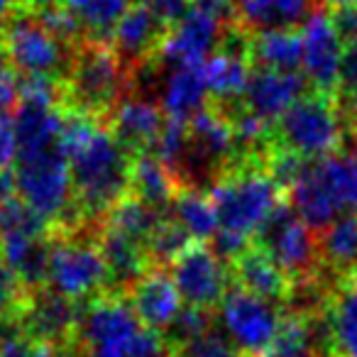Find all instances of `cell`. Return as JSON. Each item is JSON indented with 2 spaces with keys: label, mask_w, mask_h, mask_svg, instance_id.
I'll list each match as a JSON object with an SVG mask.
<instances>
[{
  "label": "cell",
  "mask_w": 357,
  "mask_h": 357,
  "mask_svg": "<svg viewBox=\"0 0 357 357\" xmlns=\"http://www.w3.org/2000/svg\"><path fill=\"white\" fill-rule=\"evenodd\" d=\"M59 147L69 162L74 201L86 225L100 223L130 194L132 154L118 142L105 120L74 110H64Z\"/></svg>",
  "instance_id": "6da1fadb"
},
{
  "label": "cell",
  "mask_w": 357,
  "mask_h": 357,
  "mask_svg": "<svg viewBox=\"0 0 357 357\" xmlns=\"http://www.w3.org/2000/svg\"><path fill=\"white\" fill-rule=\"evenodd\" d=\"M208 196L223 233L252 243L272 211L287 199L284 189L264 167V154H238L211 181Z\"/></svg>",
  "instance_id": "7a4b0ae2"
},
{
  "label": "cell",
  "mask_w": 357,
  "mask_h": 357,
  "mask_svg": "<svg viewBox=\"0 0 357 357\" xmlns=\"http://www.w3.org/2000/svg\"><path fill=\"white\" fill-rule=\"evenodd\" d=\"M132 69L118 52L100 40H89L74 47L66 79L61 81V108L108 120L110 110L128 96Z\"/></svg>",
  "instance_id": "3957f363"
},
{
  "label": "cell",
  "mask_w": 357,
  "mask_h": 357,
  "mask_svg": "<svg viewBox=\"0 0 357 357\" xmlns=\"http://www.w3.org/2000/svg\"><path fill=\"white\" fill-rule=\"evenodd\" d=\"M342 110L335 96L311 91L301 96L277 123L272 125L274 147L298 154L306 162H318L323 157L340 152L345 142Z\"/></svg>",
  "instance_id": "277c9868"
},
{
  "label": "cell",
  "mask_w": 357,
  "mask_h": 357,
  "mask_svg": "<svg viewBox=\"0 0 357 357\" xmlns=\"http://www.w3.org/2000/svg\"><path fill=\"white\" fill-rule=\"evenodd\" d=\"M45 289L76 303H86L100 294L113 291L108 264L96 235H84L81 230L71 235L52 233Z\"/></svg>",
  "instance_id": "5b68a950"
},
{
  "label": "cell",
  "mask_w": 357,
  "mask_h": 357,
  "mask_svg": "<svg viewBox=\"0 0 357 357\" xmlns=\"http://www.w3.org/2000/svg\"><path fill=\"white\" fill-rule=\"evenodd\" d=\"M0 40L6 59L17 76H50L66 79L74 47L56 40L35 13L13 10V15L0 25Z\"/></svg>",
  "instance_id": "8992f818"
},
{
  "label": "cell",
  "mask_w": 357,
  "mask_h": 357,
  "mask_svg": "<svg viewBox=\"0 0 357 357\" xmlns=\"http://www.w3.org/2000/svg\"><path fill=\"white\" fill-rule=\"evenodd\" d=\"M255 243L294 279L303 282L321 274L318 235L303 223L287 199L272 211L255 235Z\"/></svg>",
  "instance_id": "52a82bcc"
},
{
  "label": "cell",
  "mask_w": 357,
  "mask_h": 357,
  "mask_svg": "<svg viewBox=\"0 0 357 357\" xmlns=\"http://www.w3.org/2000/svg\"><path fill=\"white\" fill-rule=\"evenodd\" d=\"M287 308L248 294L230 289L220 303V318L228 331V340L240 357H269L277 342L282 318Z\"/></svg>",
  "instance_id": "ba28073f"
},
{
  "label": "cell",
  "mask_w": 357,
  "mask_h": 357,
  "mask_svg": "<svg viewBox=\"0 0 357 357\" xmlns=\"http://www.w3.org/2000/svg\"><path fill=\"white\" fill-rule=\"evenodd\" d=\"M169 277L176 284V291L186 306L211 311L220 308L225 294L230 291L228 264L206 243H191L167 267Z\"/></svg>",
  "instance_id": "9c48e42d"
},
{
  "label": "cell",
  "mask_w": 357,
  "mask_h": 357,
  "mask_svg": "<svg viewBox=\"0 0 357 357\" xmlns=\"http://www.w3.org/2000/svg\"><path fill=\"white\" fill-rule=\"evenodd\" d=\"M142 328L128 296L123 291H108L81 303L76 342L84 350H123Z\"/></svg>",
  "instance_id": "30bf717a"
},
{
  "label": "cell",
  "mask_w": 357,
  "mask_h": 357,
  "mask_svg": "<svg viewBox=\"0 0 357 357\" xmlns=\"http://www.w3.org/2000/svg\"><path fill=\"white\" fill-rule=\"evenodd\" d=\"M301 69L311 91L335 96L340 91V69L345 42L340 40L333 17L326 8H318L301 27Z\"/></svg>",
  "instance_id": "8fae6325"
},
{
  "label": "cell",
  "mask_w": 357,
  "mask_h": 357,
  "mask_svg": "<svg viewBox=\"0 0 357 357\" xmlns=\"http://www.w3.org/2000/svg\"><path fill=\"white\" fill-rule=\"evenodd\" d=\"M204 76L208 86L211 103L230 110L243 105L252 61H250V35L238 25H230L220 40L218 50L204 61Z\"/></svg>",
  "instance_id": "7c38bea8"
},
{
  "label": "cell",
  "mask_w": 357,
  "mask_h": 357,
  "mask_svg": "<svg viewBox=\"0 0 357 357\" xmlns=\"http://www.w3.org/2000/svg\"><path fill=\"white\" fill-rule=\"evenodd\" d=\"M318 357H357V282L342 277L321 313L313 316Z\"/></svg>",
  "instance_id": "4fadbf2b"
},
{
  "label": "cell",
  "mask_w": 357,
  "mask_h": 357,
  "mask_svg": "<svg viewBox=\"0 0 357 357\" xmlns=\"http://www.w3.org/2000/svg\"><path fill=\"white\" fill-rule=\"evenodd\" d=\"M228 27L230 25H223L211 15L189 8V13L167 30L154 61H169L174 66L204 64L218 50Z\"/></svg>",
  "instance_id": "5bb4252c"
},
{
  "label": "cell",
  "mask_w": 357,
  "mask_h": 357,
  "mask_svg": "<svg viewBox=\"0 0 357 357\" xmlns=\"http://www.w3.org/2000/svg\"><path fill=\"white\" fill-rule=\"evenodd\" d=\"M20 321L32 337L52 342L56 347H66L76 342L79 335L81 303L69 301L50 289H40L30 294Z\"/></svg>",
  "instance_id": "9a60e30c"
},
{
  "label": "cell",
  "mask_w": 357,
  "mask_h": 357,
  "mask_svg": "<svg viewBox=\"0 0 357 357\" xmlns=\"http://www.w3.org/2000/svg\"><path fill=\"white\" fill-rule=\"evenodd\" d=\"M230 279L238 289L255 296L272 301L277 306L287 308L289 298L294 291V279L259 248L257 243H250L238 257H233L228 262Z\"/></svg>",
  "instance_id": "2e32d148"
},
{
  "label": "cell",
  "mask_w": 357,
  "mask_h": 357,
  "mask_svg": "<svg viewBox=\"0 0 357 357\" xmlns=\"http://www.w3.org/2000/svg\"><path fill=\"white\" fill-rule=\"evenodd\" d=\"M105 123L130 154H139L154 149L167 123V115L162 105H157L154 100L142 96H123L120 103L110 110Z\"/></svg>",
  "instance_id": "e0dca14e"
},
{
  "label": "cell",
  "mask_w": 357,
  "mask_h": 357,
  "mask_svg": "<svg viewBox=\"0 0 357 357\" xmlns=\"http://www.w3.org/2000/svg\"><path fill=\"white\" fill-rule=\"evenodd\" d=\"M167 30L169 27H164L144 3H132L130 10L120 17L115 30L110 32L108 45L135 71L157 59L159 45H162Z\"/></svg>",
  "instance_id": "ac0fdd59"
},
{
  "label": "cell",
  "mask_w": 357,
  "mask_h": 357,
  "mask_svg": "<svg viewBox=\"0 0 357 357\" xmlns=\"http://www.w3.org/2000/svg\"><path fill=\"white\" fill-rule=\"evenodd\" d=\"M132 311L147 331L164 333L181 313V296L167 269L152 267L125 291Z\"/></svg>",
  "instance_id": "d6986e66"
},
{
  "label": "cell",
  "mask_w": 357,
  "mask_h": 357,
  "mask_svg": "<svg viewBox=\"0 0 357 357\" xmlns=\"http://www.w3.org/2000/svg\"><path fill=\"white\" fill-rule=\"evenodd\" d=\"M306 79L298 71H272L252 66L243 105L267 123H277L301 96H306Z\"/></svg>",
  "instance_id": "ffe728a7"
},
{
  "label": "cell",
  "mask_w": 357,
  "mask_h": 357,
  "mask_svg": "<svg viewBox=\"0 0 357 357\" xmlns=\"http://www.w3.org/2000/svg\"><path fill=\"white\" fill-rule=\"evenodd\" d=\"M321 0H235V25L248 35L296 30L318 10Z\"/></svg>",
  "instance_id": "44dd1931"
},
{
  "label": "cell",
  "mask_w": 357,
  "mask_h": 357,
  "mask_svg": "<svg viewBox=\"0 0 357 357\" xmlns=\"http://www.w3.org/2000/svg\"><path fill=\"white\" fill-rule=\"evenodd\" d=\"M287 201L296 211L298 218L316 235L323 233L333 220L340 218V211H342V204L337 201V196L333 194L331 186L318 174L316 162H308L303 167L298 178L289 186Z\"/></svg>",
  "instance_id": "7402d4cb"
},
{
  "label": "cell",
  "mask_w": 357,
  "mask_h": 357,
  "mask_svg": "<svg viewBox=\"0 0 357 357\" xmlns=\"http://www.w3.org/2000/svg\"><path fill=\"white\" fill-rule=\"evenodd\" d=\"M181 181L176 174L162 162L154 152L132 154V172H130V194L137 196L149 208L167 215L176 199Z\"/></svg>",
  "instance_id": "603a6c76"
},
{
  "label": "cell",
  "mask_w": 357,
  "mask_h": 357,
  "mask_svg": "<svg viewBox=\"0 0 357 357\" xmlns=\"http://www.w3.org/2000/svg\"><path fill=\"white\" fill-rule=\"evenodd\" d=\"M96 240H98V248L103 252L105 264H108L113 291L125 294L142 274H147L152 269L147 248L142 243H137V240L115 233L110 228H98Z\"/></svg>",
  "instance_id": "cb8c5ba5"
},
{
  "label": "cell",
  "mask_w": 357,
  "mask_h": 357,
  "mask_svg": "<svg viewBox=\"0 0 357 357\" xmlns=\"http://www.w3.org/2000/svg\"><path fill=\"white\" fill-rule=\"evenodd\" d=\"M211 103L208 86H206L204 64L196 66H176L164 84L162 110L169 120L189 123L196 113Z\"/></svg>",
  "instance_id": "d4e9b609"
},
{
  "label": "cell",
  "mask_w": 357,
  "mask_h": 357,
  "mask_svg": "<svg viewBox=\"0 0 357 357\" xmlns=\"http://www.w3.org/2000/svg\"><path fill=\"white\" fill-rule=\"evenodd\" d=\"M17 130V159L40 154L50 147L59 144L64 110L50 108V105L35 103H17L15 113Z\"/></svg>",
  "instance_id": "484cf974"
},
{
  "label": "cell",
  "mask_w": 357,
  "mask_h": 357,
  "mask_svg": "<svg viewBox=\"0 0 357 357\" xmlns=\"http://www.w3.org/2000/svg\"><path fill=\"white\" fill-rule=\"evenodd\" d=\"M167 215L176 220L194 243H208L220 230L213 201L208 191H201L199 186H181Z\"/></svg>",
  "instance_id": "4316f807"
},
{
  "label": "cell",
  "mask_w": 357,
  "mask_h": 357,
  "mask_svg": "<svg viewBox=\"0 0 357 357\" xmlns=\"http://www.w3.org/2000/svg\"><path fill=\"white\" fill-rule=\"evenodd\" d=\"M321 269L328 267L337 277H347L357 269V213L340 215L323 233H318Z\"/></svg>",
  "instance_id": "83f0119b"
},
{
  "label": "cell",
  "mask_w": 357,
  "mask_h": 357,
  "mask_svg": "<svg viewBox=\"0 0 357 357\" xmlns=\"http://www.w3.org/2000/svg\"><path fill=\"white\" fill-rule=\"evenodd\" d=\"M301 30H274L250 35V61L257 69L296 71L301 66Z\"/></svg>",
  "instance_id": "f1b7e54d"
},
{
  "label": "cell",
  "mask_w": 357,
  "mask_h": 357,
  "mask_svg": "<svg viewBox=\"0 0 357 357\" xmlns=\"http://www.w3.org/2000/svg\"><path fill=\"white\" fill-rule=\"evenodd\" d=\"M164 218H167L164 213L149 208L137 196L128 194L105 213V218L100 220V228H110L120 235H128V238L137 240V243H142L147 248V240L162 225Z\"/></svg>",
  "instance_id": "f546056e"
},
{
  "label": "cell",
  "mask_w": 357,
  "mask_h": 357,
  "mask_svg": "<svg viewBox=\"0 0 357 357\" xmlns=\"http://www.w3.org/2000/svg\"><path fill=\"white\" fill-rule=\"evenodd\" d=\"M318 174L337 196L342 208L357 213V149H345L316 162Z\"/></svg>",
  "instance_id": "4dcf8cb0"
},
{
  "label": "cell",
  "mask_w": 357,
  "mask_h": 357,
  "mask_svg": "<svg viewBox=\"0 0 357 357\" xmlns=\"http://www.w3.org/2000/svg\"><path fill=\"white\" fill-rule=\"evenodd\" d=\"M132 0H86V6L79 10L84 30L89 40L110 42V32L120 22V17L130 10Z\"/></svg>",
  "instance_id": "1f68e13d"
},
{
  "label": "cell",
  "mask_w": 357,
  "mask_h": 357,
  "mask_svg": "<svg viewBox=\"0 0 357 357\" xmlns=\"http://www.w3.org/2000/svg\"><path fill=\"white\" fill-rule=\"evenodd\" d=\"M194 240L186 235V230L176 223L174 218H164L162 225L154 230V235L147 240V255L152 267H162L167 269L178 255L184 252Z\"/></svg>",
  "instance_id": "d6a6232c"
},
{
  "label": "cell",
  "mask_w": 357,
  "mask_h": 357,
  "mask_svg": "<svg viewBox=\"0 0 357 357\" xmlns=\"http://www.w3.org/2000/svg\"><path fill=\"white\" fill-rule=\"evenodd\" d=\"M35 15H37V20H40L42 25H45L47 30L56 37V40L64 42V45L76 47L79 42L86 40V30H84V22H81V17L76 15L74 10L64 8L61 3H54V6L35 13Z\"/></svg>",
  "instance_id": "836d02e7"
},
{
  "label": "cell",
  "mask_w": 357,
  "mask_h": 357,
  "mask_svg": "<svg viewBox=\"0 0 357 357\" xmlns=\"http://www.w3.org/2000/svg\"><path fill=\"white\" fill-rule=\"evenodd\" d=\"M211 331H213V313L186 306L184 311L174 318L172 326L164 331V337H167L172 347H181V345H186V342L196 340V337L206 335V333H211Z\"/></svg>",
  "instance_id": "e575fe53"
},
{
  "label": "cell",
  "mask_w": 357,
  "mask_h": 357,
  "mask_svg": "<svg viewBox=\"0 0 357 357\" xmlns=\"http://www.w3.org/2000/svg\"><path fill=\"white\" fill-rule=\"evenodd\" d=\"M27 298H30L27 289L22 287L20 279L15 277V272L0 257V321L22 316Z\"/></svg>",
  "instance_id": "d590c367"
},
{
  "label": "cell",
  "mask_w": 357,
  "mask_h": 357,
  "mask_svg": "<svg viewBox=\"0 0 357 357\" xmlns=\"http://www.w3.org/2000/svg\"><path fill=\"white\" fill-rule=\"evenodd\" d=\"M17 162V130L13 110H0V169H10Z\"/></svg>",
  "instance_id": "8d00e7d4"
},
{
  "label": "cell",
  "mask_w": 357,
  "mask_h": 357,
  "mask_svg": "<svg viewBox=\"0 0 357 357\" xmlns=\"http://www.w3.org/2000/svg\"><path fill=\"white\" fill-rule=\"evenodd\" d=\"M17 100H20V79H17V71L8 64L3 40H0V110H13Z\"/></svg>",
  "instance_id": "74e56055"
},
{
  "label": "cell",
  "mask_w": 357,
  "mask_h": 357,
  "mask_svg": "<svg viewBox=\"0 0 357 357\" xmlns=\"http://www.w3.org/2000/svg\"><path fill=\"white\" fill-rule=\"evenodd\" d=\"M144 6L157 15V20L164 27H174L189 13L191 0H144Z\"/></svg>",
  "instance_id": "f35d334b"
},
{
  "label": "cell",
  "mask_w": 357,
  "mask_h": 357,
  "mask_svg": "<svg viewBox=\"0 0 357 357\" xmlns=\"http://www.w3.org/2000/svg\"><path fill=\"white\" fill-rule=\"evenodd\" d=\"M333 25H335L337 35L345 45L357 42V6H345V8H333L331 13Z\"/></svg>",
  "instance_id": "ab89813d"
},
{
  "label": "cell",
  "mask_w": 357,
  "mask_h": 357,
  "mask_svg": "<svg viewBox=\"0 0 357 357\" xmlns=\"http://www.w3.org/2000/svg\"><path fill=\"white\" fill-rule=\"evenodd\" d=\"M357 86V42L345 45V54H342V69H340V91ZM337 91V93H340Z\"/></svg>",
  "instance_id": "60d3db41"
},
{
  "label": "cell",
  "mask_w": 357,
  "mask_h": 357,
  "mask_svg": "<svg viewBox=\"0 0 357 357\" xmlns=\"http://www.w3.org/2000/svg\"><path fill=\"white\" fill-rule=\"evenodd\" d=\"M17 196V178H15V167L0 169V204L15 199Z\"/></svg>",
  "instance_id": "b9f144b4"
},
{
  "label": "cell",
  "mask_w": 357,
  "mask_h": 357,
  "mask_svg": "<svg viewBox=\"0 0 357 357\" xmlns=\"http://www.w3.org/2000/svg\"><path fill=\"white\" fill-rule=\"evenodd\" d=\"M25 357H59V347L35 337V342H32L30 350L25 352Z\"/></svg>",
  "instance_id": "7bdbcfd3"
},
{
  "label": "cell",
  "mask_w": 357,
  "mask_h": 357,
  "mask_svg": "<svg viewBox=\"0 0 357 357\" xmlns=\"http://www.w3.org/2000/svg\"><path fill=\"white\" fill-rule=\"evenodd\" d=\"M54 3H59V0H15V8L25 13H40L45 8L54 6Z\"/></svg>",
  "instance_id": "ee69618b"
},
{
  "label": "cell",
  "mask_w": 357,
  "mask_h": 357,
  "mask_svg": "<svg viewBox=\"0 0 357 357\" xmlns=\"http://www.w3.org/2000/svg\"><path fill=\"white\" fill-rule=\"evenodd\" d=\"M59 357H86V352L79 342H71L66 347H59Z\"/></svg>",
  "instance_id": "f6af8a7d"
},
{
  "label": "cell",
  "mask_w": 357,
  "mask_h": 357,
  "mask_svg": "<svg viewBox=\"0 0 357 357\" xmlns=\"http://www.w3.org/2000/svg\"><path fill=\"white\" fill-rule=\"evenodd\" d=\"M15 10V0H0V25L8 20Z\"/></svg>",
  "instance_id": "bcb514c9"
},
{
  "label": "cell",
  "mask_w": 357,
  "mask_h": 357,
  "mask_svg": "<svg viewBox=\"0 0 357 357\" xmlns=\"http://www.w3.org/2000/svg\"><path fill=\"white\" fill-rule=\"evenodd\" d=\"M321 6H331V8H345V6H357V0H321Z\"/></svg>",
  "instance_id": "7dc6e473"
},
{
  "label": "cell",
  "mask_w": 357,
  "mask_h": 357,
  "mask_svg": "<svg viewBox=\"0 0 357 357\" xmlns=\"http://www.w3.org/2000/svg\"><path fill=\"white\" fill-rule=\"evenodd\" d=\"M291 357H318L313 350H308V352H298V355H291Z\"/></svg>",
  "instance_id": "c3c4849f"
},
{
  "label": "cell",
  "mask_w": 357,
  "mask_h": 357,
  "mask_svg": "<svg viewBox=\"0 0 357 357\" xmlns=\"http://www.w3.org/2000/svg\"><path fill=\"white\" fill-rule=\"evenodd\" d=\"M340 279H342V277H340ZM347 279H355V282H357V269H352V272L347 274Z\"/></svg>",
  "instance_id": "681fc988"
}]
</instances>
